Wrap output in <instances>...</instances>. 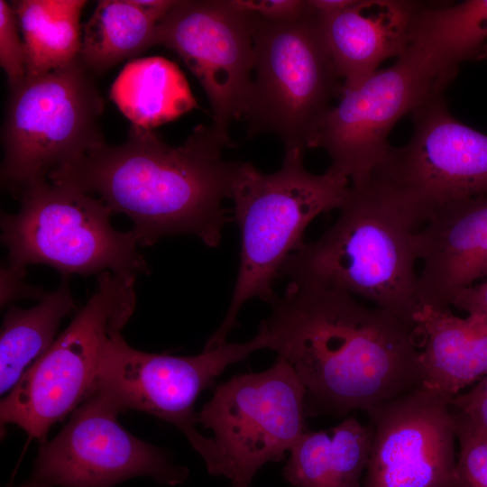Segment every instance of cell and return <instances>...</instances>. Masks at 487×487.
Instances as JSON below:
<instances>
[{"label":"cell","instance_id":"6da1fadb","mask_svg":"<svg viewBox=\"0 0 487 487\" xmlns=\"http://www.w3.org/2000/svg\"><path fill=\"white\" fill-rule=\"evenodd\" d=\"M260 325L307 393L308 415L366 413L421 384L416 327L348 292L289 281Z\"/></svg>","mask_w":487,"mask_h":487},{"label":"cell","instance_id":"7a4b0ae2","mask_svg":"<svg viewBox=\"0 0 487 487\" xmlns=\"http://www.w3.org/2000/svg\"><path fill=\"white\" fill-rule=\"evenodd\" d=\"M232 146L229 133L214 124L198 125L179 146L132 124L124 142H103L48 180L97 195L113 214L128 216L139 246L191 234L216 247L231 220L223 201L237 161L222 153Z\"/></svg>","mask_w":487,"mask_h":487},{"label":"cell","instance_id":"3957f363","mask_svg":"<svg viewBox=\"0 0 487 487\" xmlns=\"http://www.w3.org/2000/svg\"><path fill=\"white\" fill-rule=\"evenodd\" d=\"M338 209L328 230L287 258L280 277L361 297L417 328L418 226L371 179L351 185Z\"/></svg>","mask_w":487,"mask_h":487},{"label":"cell","instance_id":"277c9868","mask_svg":"<svg viewBox=\"0 0 487 487\" xmlns=\"http://www.w3.org/2000/svg\"><path fill=\"white\" fill-rule=\"evenodd\" d=\"M303 152L285 150L281 167L271 174L261 172L251 162L237 161L229 198L241 236L238 274L228 310L204 349L226 342L248 300L259 298L271 303L276 296L273 282L287 258L305 244L308 225L344 202L349 179L331 168L323 174L310 173Z\"/></svg>","mask_w":487,"mask_h":487},{"label":"cell","instance_id":"5b68a950","mask_svg":"<svg viewBox=\"0 0 487 487\" xmlns=\"http://www.w3.org/2000/svg\"><path fill=\"white\" fill-rule=\"evenodd\" d=\"M307 3L302 12L284 18L253 11V72L243 119L249 136L274 134L285 150L309 148L343 87L319 14Z\"/></svg>","mask_w":487,"mask_h":487},{"label":"cell","instance_id":"8992f818","mask_svg":"<svg viewBox=\"0 0 487 487\" xmlns=\"http://www.w3.org/2000/svg\"><path fill=\"white\" fill-rule=\"evenodd\" d=\"M19 196V210L2 213L0 220L9 266L26 271L30 264H45L64 278L150 272L132 231L112 226L113 213L100 198L49 180L30 185Z\"/></svg>","mask_w":487,"mask_h":487},{"label":"cell","instance_id":"52a82bcc","mask_svg":"<svg viewBox=\"0 0 487 487\" xmlns=\"http://www.w3.org/2000/svg\"><path fill=\"white\" fill-rule=\"evenodd\" d=\"M78 57L9 87L2 132L1 182L19 194L105 142L104 102Z\"/></svg>","mask_w":487,"mask_h":487},{"label":"cell","instance_id":"ba28073f","mask_svg":"<svg viewBox=\"0 0 487 487\" xmlns=\"http://www.w3.org/2000/svg\"><path fill=\"white\" fill-rule=\"evenodd\" d=\"M135 279L109 271L98 274L86 304L1 400L2 427L14 424L43 444L51 427L83 402L112 334L133 314Z\"/></svg>","mask_w":487,"mask_h":487},{"label":"cell","instance_id":"9c48e42d","mask_svg":"<svg viewBox=\"0 0 487 487\" xmlns=\"http://www.w3.org/2000/svg\"><path fill=\"white\" fill-rule=\"evenodd\" d=\"M267 346L268 335L261 326L257 335L247 342H225L193 356L140 351L115 331L106 347L90 393L102 395L120 412L138 410L174 425L201 456L208 473L216 476L218 450L213 438L196 428V400L229 365Z\"/></svg>","mask_w":487,"mask_h":487},{"label":"cell","instance_id":"30bf717a","mask_svg":"<svg viewBox=\"0 0 487 487\" xmlns=\"http://www.w3.org/2000/svg\"><path fill=\"white\" fill-rule=\"evenodd\" d=\"M305 387L291 365L277 357L260 372L237 374L215 387L197 412V423L214 433L216 476L231 487H250L268 463L285 459L308 431Z\"/></svg>","mask_w":487,"mask_h":487},{"label":"cell","instance_id":"8fae6325","mask_svg":"<svg viewBox=\"0 0 487 487\" xmlns=\"http://www.w3.org/2000/svg\"><path fill=\"white\" fill-rule=\"evenodd\" d=\"M411 115L409 141L391 146L371 179L418 226L445 205L487 196V135L454 117L442 93Z\"/></svg>","mask_w":487,"mask_h":487},{"label":"cell","instance_id":"7c38bea8","mask_svg":"<svg viewBox=\"0 0 487 487\" xmlns=\"http://www.w3.org/2000/svg\"><path fill=\"white\" fill-rule=\"evenodd\" d=\"M448 81L428 58L408 45L390 67L378 69L354 87H343L317 127L309 148H322L329 168L361 186L371 179L391 145L388 136L396 123Z\"/></svg>","mask_w":487,"mask_h":487},{"label":"cell","instance_id":"4fadbf2b","mask_svg":"<svg viewBox=\"0 0 487 487\" xmlns=\"http://www.w3.org/2000/svg\"><path fill=\"white\" fill-rule=\"evenodd\" d=\"M119 413L102 395L91 392L60 432L42 444L31 478L51 487H114L134 477L183 484L188 469L125 430L117 420Z\"/></svg>","mask_w":487,"mask_h":487},{"label":"cell","instance_id":"5bb4252c","mask_svg":"<svg viewBox=\"0 0 487 487\" xmlns=\"http://www.w3.org/2000/svg\"><path fill=\"white\" fill-rule=\"evenodd\" d=\"M254 13L240 0H181L159 23L154 46L183 60L201 84L213 124L243 118L253 81Z\"/></svg>","mask_w":487,"mask_h":487},{"label":"cell","instance_id":"9a60e30c","mask_svg":"<svg viewBox=\"0 0 487 487\" xmlns=\"http://www.w3.org/2000/svg\"><path fill=\"white\" fill-rule=\"evenodd\" d=\"M453 398L420 384L368 411L363 487H455Z\"/></svg>","mask_w":487,"mask_h":487},{"label":"cell","instance_id":"2e32d148","mask_svg":"<svg viewBox=\"0 0 487 487\" xmlns=\"http://www.w3.org/2000/svg\"><path fill=\"white\" fill-rule=\"evenodd\" d=\"M416 251L421 307L448 308L458 292L487 278V196L436 209L417 231Z\"/></svg>","mask_w":487,"mask_h":487},{"label":"cell","instance_id":"e0dca14e","mask_svg":"<svg viewBox=\"0 0 487 487\" xmlns=\"http://www.w3.org/2000/svg\"><path fill=\"white\" fill-rule=\"evenodd\" d=\"M419 4L402 0H353L345 8L320 13L324 40L343 87H354L387 59L406 50Z\"/></svg>","mask_w":487,"mask_h":487},{"label":"cell","instance_id":"ac0fdd59","mask_svg":"<svg viewBox=\"0 0 487 487\" xmlns=\"http://www.w3.org/2000/svg\"><path fill=\"white\" fill-rule=\"evenodd\" d=\"M415 323L425 336L419 352L421 385L455 397L487 374V317H459L449 308L422 306Z\"/></svg>","mask_w":487,"mask_h":487},{"label":"cell","instance_id":"d6986e66","mask_svg":"<svg viewBox=\"0 0 487 487\" xmlns=\"http://www.w3.org/2000/svg\"><path fill=\"white\" fill-rule=\"evenodd\" d=\"M372 439V426L352 417L331 435L306 431L289 451L283 478L293 487H363Z\"/></svg>","mask_w":487,"mask_h":487},{"label":"cell","instance_id":"ffe728a7","mask_svg":"<svg viewBox=\"0 0 487 487\" xmlns=\"http://www.w3.org/2000/svg\"><path fill=\"white\" fill-rule=\"evenodd\" d=\"M172 0H101L84 26L79 58L101 73L154 46L159 23Z\"/></svg>","mask_w":487,"mask_h":487},{"label":"cell","instance_id":"44dd1931","mask_svg":"<svg viewBox=\"0 0 487 487\" xmlns=\"http://www.w3.org/2000/svg\"><path fill=\"white\" fill-rule=\"evenodd\" d=\"M487 43V0L425 7L419 4L410 23L408 45L424 53L450 80L460 62L476 59Z\"/></svg>","mask_w":487,"mask_h":487},{"label":"cell","instance_id":"7402d4cb","mask_svg":"<svg viewBox=\"0 0 487 487\" xmlns=\"http://www.w3.org/2000/svg\"><path fill=\"white\" fill-rule=\"evenodd\" d=\"M111 96L133 124L146 129L197 106L181 71L160 57L129 63L115 80Z\"/></svg>","mask_w":487,"mask_h":487},{"label":"cell","instance_id":"603a6c76","mask_svg":"<svg viewBox=\"0 0 487 487\" xmlns=\"http://www.w3.org/2000/svg\"><path fill=\"white\" fill-rule=\"evenodd\" d=\"M87 1L16 0L15 14L26 59V76L49 72L79 57V19Z\"/></svg>","mask_w":487,"mask_h":487},{"label":"cell","instance_id":"cb8c5ba5","mask_svg":"<svg viewBox=\"0 0 487 487\" xmlns=\"http://www.w3.org/2000/svg\"><path fill=\"white\" fill-rule=\"evenodd\" d=\"M76 308L69 283L48 293L34 307H9L0 333V392L11 391L28 364L53 343L61 320Z\"/></svg>","mask_w":487,"mask_h":487},{"label":"cell","instance_id":"d4e9b609","mask_svg":"<svg viewBox=\"0 0 487 487\" xmlns=\"http://www.w3.org/2000/svg\"><path fill=\"white\" fill-rule=\"evenodd\" d=\"M455 421L460 444L455 487H487V437Z\"/></svg>","mask_w":487,"mask_h":487},{"label":"cell","instance_id":"484cf974","mask_svg":"<svg viewBox=\"0 0 487 487\" xmlns=\"http://www.w3.org/2000/svg\"><path fill=\"white\" fill-rule=\"evenodd\" d=\"M19 30L11 5L0 0V64L7 75L9 87L26 77L25 51Z\"/></svg>","mask_w":487,"mask_h":487},{"label":"cell","instance_id":"4316f807","mask_svg":"<svg viewBox=\"0 0 487 487\" xmlns=\"http://www.w3.org/2000/svg\"><path fill=\"white\" fill-rule=\"evenodd\" d=\"M451 405L458 422L487 437V374L470 391L455 396Z\"/></svg>","mask_w":487,"mask_h":487},{"label":"cell","instance_id":"83f0119b","mask_svg":"<svg viewBox=\"0 0 487 487\" xmlns=\"http://www.w3.org/2000/svg\"><path fill=\"white\" fill-rule=\"evenodd\" d=\"M1 308L23 299L41 300L48 292L41 288L29 284L25 279L26 271L15 269L6 264L1 269Z\"/></svg>","mask_w":487,"mask_h":487},{"label":"cell","instance_id":"f1b7e54d","mask_svg":"<svg viewBox=\"0 0 487 487\" xmlns=\"http://www.w3.org/2000/svg\"><path fill=\"white\" fill-rule=\"evenodd\" d=\"M254 13L271 18H284L299 14L307 7V0L242 1Z\"/></svg>","mask_w":487,"mask_h":487},{"label":"cell","instance_id":"f546056e","mask_svg":"<svg viewBox=\"0 0 487 487\" xmlns=\"http://www.w3.org/2000/svg\"><path fill=\"white\" fill-rule=\"evenodd\" d=\"M451 306L468 314H478L487 317V279L481 284L470 286L458 292Z\"/></svg>","mask_w":487,"mask_h":487},{"label":"cell","instance_id":"4dcf8cb0","mask_svg":"<svg viewBox=\"0 0 487 487\" xmlns=\"http://www.w3.org/2000/svg\"><path fill=\"white\" fill-rule=\"evenodd\" d=\"M6 487H51L43 482H38L36 480H33L32 478H30V480L28 482H26L25 483L20 485V486H13V485H8Z\"/></svg>","mask_w":487,"mask_h":487},{"label":"cell","instance_id":"1f68e13d","mask_svg":"<svg viewBox=\"0 0 487 487\" xmlns=\"http://www.w3.org/2000/svg\"><path fill=\"white\" fill-rule=\"evenodd\" d=\"M485 56H487V43L482 47V49L480 51L479 54L477 55L476 59H482Z\"/></svg>","mask_w":487,"mask_h":487}]
</instances>
